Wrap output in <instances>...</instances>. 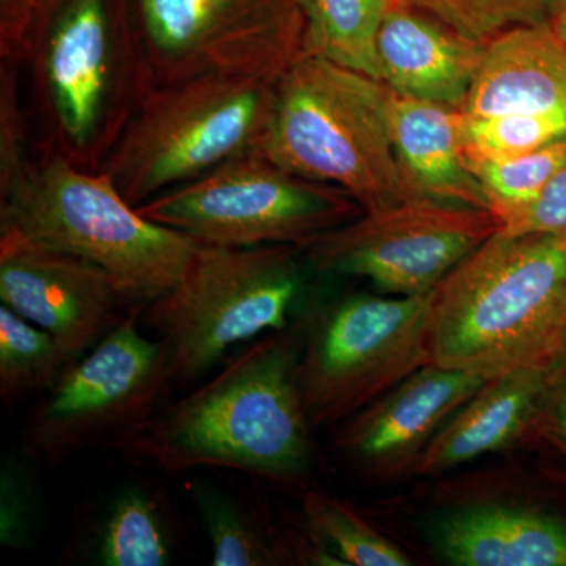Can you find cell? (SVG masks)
I'll use <instances>...</instances> for the list:
<instances>
[{
    "label": "cell",
    "mask_w": 566,
    "mask_h": 566,
    "mask_svg": "<svg viewBox=\"0 0 566 566\" xmlns=\"http://www.w3.org/2000/svg\"><path fill=\"white\" fill-rule=\"evenodd\" d=\"M180 546V526L158 488L129 483L96 506L69 556L84 565L166 566Z\"/></svg>",
    "instance_id": "ffe728a7"
},
{
    "label": "cell",
    "mask_w": 566,
    "mask_h": 566,
    "mask_svg": "<svg viewBox=\"0 0 566 566\" xmlns=\"http://www.w3.org/2000/svg\"><path fill=\"white\" fill-rule=\"evenodd\" d=\"M389 102L385 82L305 55L275 84L259 155L335 186L364 211L417 200L395 156Z\"/></svg>",
    "instance_id": "277c9868"
},
{
    "label": "cell",
    "mask_w": 566,
    "mask_h": 566,
    "mask_svg": "<svg viewBox=\"0 0 566 566\" xmlns=\"http://www.w3.org/2000/svg\"><path fill=\"white\" fill-rule=\"evenodd\" d=\"M464 117L543 118L566 126V44L546 24L517 25L486 43Z\"/></svg>",
    "instance_id": "2e32d148"
},
{
    "label": "cell",
    "mask_w": 566,
    "mask_h": 566,
    "mask_svg": "<svg viewBox=\"0 0 566 566\" xmlns=\"http://www.w3.org/2000/svg\"><path fill=\"white\" fill-rule=\"evenodd\" d=\"M490 378L427 364L342 423L335 447L354 471L371 479L401 474Z\"/></svg>",
    "instance_id": "5bb4252c"
},
{
    "label": "cell",
    "mask_w": 566,
    "mask_h": 566,
    "mask_svg": "<svg viewBox=\"0 0 566 566\" xmlns=\"http://www.w3.org/2000/svg\"><path fill=\"white\" fill-rule=\"evenodd\" d=\"M433 293L346 294L308 312L300 386L314 428L352 419L430 364Z\"/></svg>",
    "instance_id": "9c48e42d"
},
{
    "label": "cell",
    "mask_w": 566,
    "mask_h": 566,
    "mask_svg": "<svg viewBox=\"0 0 566 566\" xmlns=\"http://www.w3.org/2000/svg\"><path fill=\"white\" fill-rule=\"evenodd\" d=\"M153 84L226 74L277 82L307 55L300 0H134Z\"/></svg>",
    "instance_id": "8fae6325"
},
{
    "label": "cell",
    "mask_w": 566,
    "mask_h": 566,
    "mask_svg": "<svg viewBox=\"0 0 566 566\" xmlns=\"http://www.w3.org/2000/svg\"><path fill=\"white\" fill-rule=\"evenodd\" d=\"M469 161H501L565 139L566 126L528 117L469 118L463 115Z\"/></svg>",
    "instance_id": "4316f807"
},
{
    "label": "cell",
    "mask_w": 566,
    "mask_h": 566,
    "mask_svg": "<svg viewBox=\"0 0 566 566\" xmlns=\"http://www.w3.org/2000/svg\"><path fill=\"white\" fill-rule=\"evenodd\" d=\"M463 112L390 91L395 156L417 200L488 210L464 147Z\"/></svg>",
    "instance_id": "e0dca14e"
},
{
    "label": "cell",
    "mask_w": 566,
    "mask_h": 566,
    "mask_svg": "<svg viewBox=\"0 0 566 566\" xmlns=\"http://www.w3.org/2000/svg\"><path fill=\"white\" fill-rule=\"evenodd\" d=\"M144 308V307H142ZM139 311L76 360L25 417L21 450L57 468L87 452L125 455L172 387L169 359Z\"/></svg>",
    "instance_id": "ba28073f"
},
{
    "label": "cell",
    "mask_w": 566,
    "mask_h": 566,
    "mask_svg": "<svg viewBox=\"0 0 566 566\" xmlns=\"http://www.w3.org/2000/svg\"><path fill=\"white\" fill-rule=\"evenodd\" d=\"M486 43L395 0L376 39L379 81L409 98L463 107Z\"/></svg>",
    "instance_id": "9a60e30c"
},
{
    "label": "cell",
    "mask_w": 566,
    "mask_h": 566,
    "mask_svg": "<svg viewBox=\"0 0 566 566\" xmlns=\"http://www.w3.org/2000/svg\"><path fill=\"white\" fill-rule=\"evenodd\" d=\"M538 423H542L554 441L566 449V365L557 371L551 385Z\"/></svg>",
    "instance_id": "4dcf8cb0"
},
{
    "label": "cell",
    "mask_w": 566,
    "mask_h": 566,
    "mask_svg": "<svg viewBox=\"0 0 566 566\" xmlns=\"http://www.w3.org/2000/svg\"><path fill=\"white\" fill-rule=\"evenodd\" d=\"M192 499L211 545V565L271 566L285 564L289 547L268 526L262 510L248 494L193 483Z\"/></svg>",
    "instance_id": "44dd1931"
},
{
    "label": "cell",
    "mask_w": 566,
    "mask_h": 566,
    "mask_svg": "<svg viewBox=\"0 0 566 566\" xmlns=\"http://www.w3.org/2000/svg\"><path fill=\"white\" fill-rule=\"evenodd\" d=\"M497 230L491 211L411 200L364 211L297 249L319 273L368 279L392 296H423Z\"/></svg>",
    "instance_id": "7c38bea8"
},
{
    "label": "cell",
    "mask_w": 566,
    "mask_h": 566,
    "mask_svg": "<svg viewBox=\"0 0 566 566\" xmlns=\"http://www.w3.org/2000/svg\"><path fill=\"white\" fill-rule=\"evenodd\" d=\"M497 222L523 210L566 166V137L501 161H469Z\"/></svg>",
    "instance_id": "d4e9b609"
},
{
    "label": "cell",
    "mask_w": 566,
    "mask_h": 566,
    "mask_svg": "<svg viewBox=\"0 0 566 566\" xmlns=\"http://www.w3.org/2000/svg\"><path fill=\"white\" fill-rule=\"evenodd\" d=\"M40 0H0V59L21 66L22 50Z\"/></svg>",
    "instance_id": "f546056e"
},
{
    "label": "cell",
    "mask_w": 566,
    "mask_h": 566,
    "mask_svg": "<svg viewBox=\"0 0 566 566\" xmlns=\"http://www.w3.org/2000/svg\"><path fill=\"white\" fill-rule=\"evenodd\" d=\"M395 0H300L307 55L379 80L376 39Z\"/></svg>",
    "instance_id": "7402d4cb"
},
{
    "label": "cell",
    "mask_w": 566,
    "mask_h": 566,
    "mask_svg": "<svg viewBox=\"0 0 566 566\" xmlns=\"http://www.w3.org/2000/svg\"><path fill=\"white\" fill-rule=\"evenodd\" d=\"M308 314L268 333L203 385L159 408L125 457L169 474L229 469L297 485L314 464L300 386Z\"/></svg>",
    "instance_id": "6da1fadb"
},
{
    "label": "cell",
    "mask_w": 566,
    "mask_h": 566,
    "mask_svg": "<svg viewBox=\"0 0 566 566\" xmlns=\"http://www.w3.org/2000/svg\"><path fill=\"white\" fill-rule=\"evenodd\" d=\"M547 25L566 44V0H557L553 13L547 20Z\"/></svg>",
    "instance_id": "1f68e13d"
},
{
    "label": "cell",
    "mask_w": 566,
    "mask_h": 566,
    "mask_svg": "<svg viewBox=\"0 0 566 566\" xmlns=\"http://www.w3.org/2000/svg\"><path fill=\"white\" fill-rule=\"evenodd\" d=\"M275 84L207 74L156 85L99 170L137 208L222 164L259 153Z\"/></svg>",
    "instance_id": "8992f818"
},
{
    "label": "cell",
    "mask_w": 566,
    "mask_h": 566,
    "mask_svg": "<svg viewBox=\"0 0 566 566\" xmlns=\"http://www.w3.org/2000/svg\"><path fill=\"white\" fill-rule=\"evenodd\" d=\"M54 337L0 305V398L13 405L50 392L71 367Z\"/></svg>",
    "instance_id": "603a6c76"
},
{
    "label": "cell",
    "mask_w": 566,
    "mask_h": 566,
    "mask_svg": "<svg viewBox=\"0 0 566 566\" xmlns=\"http://www.w3.org/2000/svg\"><path fill=\"white\" fill-rule=\"evenodd\" d=\"M430 363L494 378L566 365V234L495 232L433 292Z\"/></svg>",
    "instance_id": "7a4b0ae2"
},
{
    "label": "cell",
    "mask_w": 566,
    "mask_h": 566,
    "mask_svg": "<svg viewBox=\"0 0 566 566\" xmlns=\"http://www.w3.org/2000/svg\"><path fill=\"white\" fill-rule=\"evenodd\" d=\"M31 457L28 461L9 458L2 468V504H0V538L2 545L20 547L31 535L33 513V474Z\"/></svg>",
    "instance_id": "83f0119b"
},
{
    "label": "cell",
    "mask_w": 566,
    "mask_h": 566,
    "mask_svg": "<svg viewBox=\"0 0 566 566\" xmlns=\"http://www.w3.org/2000/svg\"><path fill=\"white\" fill-rule=\"evenodd\" d=\"M0 301L50 333L74 364L145 304L87 260L0 227Z\"/></svg>",
    "instance_id": "4fadbf2b"
},
{
    "label": "cell",
    "mask_w": 566,
    "mask_h": 566,
    "mask_svg": "<svg viewBox=\"0 0 566 566\" xmlns=\"http://www.w3.org/2000/svg\"><path fill=\"white\" fill-rule=\"evenodd\" d=\"M0 227L103 268L142 304L169 292L200 248L144 218L102 170L51 150L0 185Z\"/></svg>",
    "instance_id": "5b68a950"
},
{
    "label": "cell",
    "mask_w": 566,
    "mask_h": 566,
    "mask_svg": "<svg viewBox=\"0 0 566 566\" xmlns=\"http://www.w3.org/2000/svg\"><path fill=\"white\" fill-rule=\"evenodd\" d=\"M297 252L200 244L180 281L140 314L166 349L172 386L192 385L233 346L289 326L303 285Z\"/></svg>",
    "instance_id": "52a82bcc"
},
{
    "label": "cell",
    "mask_w": 566,
    "mask_h": 566,
    "mask_svg": "<svg viewBox=\"0 0 566 566\" xmlns=\"http://www.w3.org/2000/svg\"><path fill=\"white\" fill-rule=\"evenodd\" d=\"M558 370H515L488 379L438 431L416 472L442 474L523 438L539 422Z\"/></svg>",
    "instance_id": "ac0fdd59"
},
{
    "label": "cell",
    "mask_w": 566,
    "mask_h": 566,
    "mask_svg": "<svg viewBox=\"0 0 566 566\" xmlns=\"http://www.w3.org/2000/svg\"><path fill=\"white\" fill-rule=\"evenodd\" d=\"M305 527L340 565L408 566L411 558L334 495L308 490L303 495Z\"/></svg>",
    "instance_id": "cb8c5ba5"
},
{
    "label": "cell",
    "mask_w": 566,
    "mask_h": 566,
    "mask_svg": "<svg viewBox=\"0 0 566 566\" xmlns=\"http://www.w3.org/2000/svg\"><path fill=\"white\" fill-rule=\"evenodd\" d=\"M505 234H566V166L523 210L499 222Z\"/></svg>",
    "instance_id": "f1b7e54d"
},
{
    "label": "cell",
    "mask_w": 566,
    "mask_h": 566,
    "mask_svg": "<svg viewBox=\"0 0 566 566\" xmlns=\"http://www.w3.org/2000/svg\"><path fill=\"white\" fill-rule=\"evenodd\" d=\"M137 211L200 244L226 248H300L364 212L335 186L286 172L259 153L159 193Z\"/></svg>",
    "instance_id": "30bf717a"
},
{
    "label": "cell",
    "mask_w": 566,
    "mask_h": 566,
    "mask_svg": "<svg viewBox=\"0 0 566 566\" xmlns=\"http://www.w3.org/2000/svg\"><path fill=\"white\" fill-rule=\"evenodd\" d=\"M48 150L99 170L155 87L134 0H40L24 41Z\"/></svg>",
    "instance_id": "3957f363"
},
{
    "label": "cell",
    "mask_w": 566,
    "mask_h": 566,
    "mask_svg": "<svg viewBox=\"0 0 566 566\" xmlns=\"http://www.w3.org/2000/svg\"><path fill=\"white\" fill-rule=\"evenodd\" d=\"M458 566H566V520L524 506L485 504L450 513L434 528Z\"/></svg>",
    "instance_id": "d6986e66"
},
{
    "label": "cell",
    "mask_w": 566,
    "mask_h": 566,
    "mask_svg": "<svg viewBox=\"0 0 566 566\" xmlns=\"http://www.w3.org/2000/svg\"><path fill=\"white\" fill-rule=\"evenodd\" d=\"M469 39L488 43L517 25L546 24L557 0H403Z\"/></svg>",
    "instance_id": "484cf974"
}]
</instances>
